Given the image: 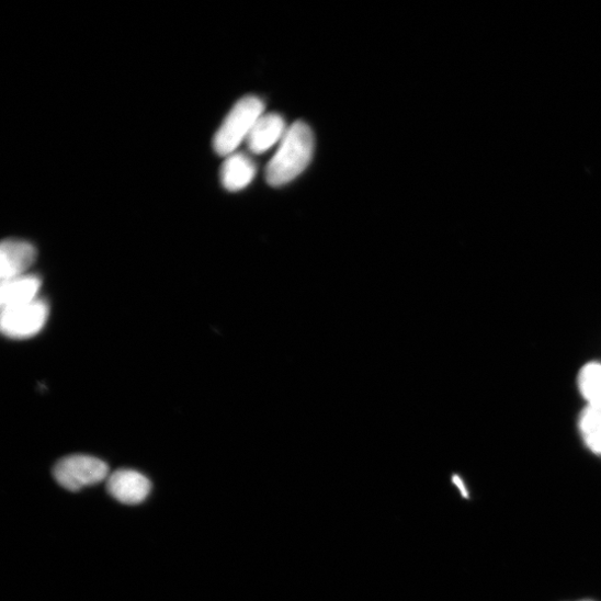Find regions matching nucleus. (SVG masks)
Returning a JSON list of instances; mask_svg holds the SVG:
<instances>
[{
  "label": "nucleus",
  "instance_id": "1",
  "mask_svg": "<svg viewBox=\"0 0 601 601\" xmlns=\"http://www.w3.org/2000/svg\"><path fill=\"white\" fill-rule=\"evenodd\" d=\"M314 150L313 129L305 122H295L287 128L276 154L267 167V182L279 188L295 180L309 167Z\"/></svg>",
  "mask_w": 601,
  "mask_h": 601
},
{
  "label": "nucleus",
  "instance_id": "2",
  "mask_svg": "<svg viewBox=\"0 0 601 601\" xmlns=\"http://www.w3.org/2000/svg\"><path fill=\"white\" fill-rule=\"evenodd\" d=\"M264 103L257 97L240 100L217 129L213 147L219 157L228 158L246 143L254 125L264 114Z\"/></svg>",
  "mask_w": 601,
  "mask_h": 601
},
{
  "label": "nucleus",
  "instance_id": "3",
  "mask_svg": "<svg viewBox=\"0 0 601 601\" xmlns=\"http://www.w3.org/2000/svg\"><path fill=\"white\" fill-rule=\"evenodd\" d=\"M56 481L68 491H80L109 478V466L91 456L73 455L59 461L53 470Z\"/></svg>",
  "mask_w": 601,
  "mask_h": 601
},
{
  "label": "nucleus",
  "instance_id": "4",
  "mask_svg": "<svg viewBox=\"0 0 601 601\" xmlns=\"http://www.w3.org/2000/svg\"><path fill=\"white\" fill-rule=\"evenodd\" d=\"M48 316V305L44 299L37 298L32 304L2 310L0 328L8 338L29 339L44 329Z\"/></svg>",
  "mask_w": 601,
  "mask_h": 601
},
{
  "label": "nucleus",
  "instance_id": "5",
  "mask_svg": "<svg viewBox=\"0 0 601 601\" xmlns=\"http://www.w3.org/2000/svg\"><path fill=\"white\" fill-rule=\"evenodd\" d=\"M37 251L35 247L23 240H5L0 246V279L12 280L27 274L35 263Z\"/></svg>",
  "mask_w": 601,
  "mask_h": 601
},
{
  "label": "nucleus",
  "instance_id": "6",
  "mask_svg": "<svg viewBox=\"0 0 601 601\" xmlns=\"http://www.w3.org/2000/svg\"><path fill=\"white\" fill-rule=\"evenodd\" d=\"M152 485L141 474L121 469L112 474L107 479V490L117 501L125 504H138L149 495Z\"/></svg>",
  "mask_w": 601,
  "mask_h": 601
},
{
  "label": "nucleus",
  "instance_id": "7",
  "mask_svg": "<svg viewBox=\"0 0 601 601\" xmlns=\"http://www.w3.org/2000/svg\"><path fill=\"white\" fill-rule=\"evenodd\" d=\"M284 118L276 113L263 114L251 131L247 146L251 154L263 155L280 143L286 131Z\"/></svg>",
  "mask_w": 601,
  "mask_h": 601
},
{
  "label": "nucleus",
  "instance_id": "8",
  "mask_svg": "<svg viewBox=\"0 0 601 601\" xmlns=\"http://www.w3.org/2000/svg\"><path fill=\"white\" fill-rule=\"evenodd\" d=\"M41 286V279L32 274L2 281L0 307H2V310H7L34 303L39 298Z\"/></svg>",
  "mask_w": 601,
  "mask_h": 601
},
{
  "label": "nucleus",
  "instance_id": "9",
  "mask_svg": "<svg viewBox=\"0 0 601 601\" xmlns=\"http://www.w3.org/2000/svg\"><path fill=\"white\" fill-rule=\"evenodd\" d=\"M257 166L246 154H234L225 160L220 169V182L225 190L239 192L254 180Z\"/></svg>",
  "mask_w": 601,
  "mask_h": 601
},
{
  "label": "nucleus",
  "instance_id": "10",
  "mask_svg": "<svg viewBox=\"0 0 601 601\" xmlns=\"http://www.w3.org/2000/svg\"><path fill=\"white\" fill-rule=\"evenodd\" d=\"M578 387L589 407L601 408V363L591 362L580 370Z\"/></svg>",
  "mask_w": 601,
  "mask_h": 601
},
{
  "label": "nucleus",
  "instance_id": "11",
  "mask_svg": "<svg viewBox=\"0 0 601 601\" xmlns=\"http://www.w3.org/2000/svg\"><path fill=\"white\" fill-rule=\"evenodd\" d=\"M579 430L585 444L601 456V408L587 406L579 418Z\"/></svg>",
  "mask_w": 601,
  "mask_h": 601
},
{
  "label": "nucleus",
  "instance_id": "12",
  "mask_svg": "<svg viewBox=\"0 0 601 601\" xmlns=\"http://www.w3.org/2000/svg\"><path fill=\"white\" fill-rule=\"evenodd\" d=\"M580 601H593V600H580Z\"/></svg>",
  "mask_w": 601,
  "mask_h": 601
}]
</instances>
